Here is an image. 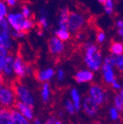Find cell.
Here are the masks:
<instances>
[{
	"mask_svg": "<svg viewBox=\"0 0 123 124\" xmlns=\"http://www.w3.org/2000/svg\"><path fill=\"white\" fill-rule=\"evenodd\" d=\"M84 62L87 68L93 72L99 71L102 67L103 57L97 45L90 41H86L84 44Z\"/></svg>",
	"mask_w": 123,
	"mask_h": 124,
	"instance_id": "obj_1",
	"label": "cell"
},
{
	"mask_svg": "<svg viewBox=\"0 0 123 124\" xmlns=\"http://www.w3.org/2000/svg\"><path fill=\"white\" fill-rule=\"evenodd\" d=\"M86 16L82 12L77 11V10L70 11L67 29L71 34L76 35L77 33L82 31L83 28L86 24Z\"/></svg>",
	"mask_w": 123,
	"mask_h": 124,
	"instance_id": "obj_2",
	"label": "cell"
},
{
	"mask_svg": "<svg viewBox=\"0 0 123 124\" xmlns=\"http://www.w3.org/2000/svg\"><path fill=\"white\" fill-rule=\"evenodd\" d=\"M12 91H13L15 95H16L19 97L22 103L33 108L34 103H35L34 102V98H33V96L30 93V91L25 86H23L22 85H15L13 86Z\"/></svg>",
	"mask_w": 123,
	"mask_h": 124,
	"instance_id": "obj_3",
	"label": "cell"
},
{
	"mask_svg": "<svg viewBox=\"0 0 123 124\" xmlns=\"http://www.w3.org/2000/svg\"><path fill=\"white\" fill-rule=\"evenodd\" d=\"M10 26L8 24L7 20L3 19L0 21V45L5 49L11 47L12 41L10 38Z\"/></svg>",
	"mask_w": 123,
	"mask_h": 124,
	"instance_id": "obj_4",
	"label": "cell"
},
{
	"mask_svg": "<svg viewBox=\"0 0 123 124\" xmlns=\"http://www.w3.org/2000/svg\"><path fill=\"white\" fill-rule=\"evenodd\" d=\"M48 51L52 55H60L63 54L65 49V44L56 36H52L47 41Z\"/></svg>",
	"mask_w": 123,
	"mask_h": 124,
	"instance_id": "obj_5",
	"label": "cell"
},
{
	"mask_svg": "<svg viewBox=\"0 0 123 124\" xmlns=\"http://www.w3.org/2000/svg\"><path fill=\"white\" fill-rule=\"evenodd\" d=\"M90 97L97 105L102 104L105 100V92L99 85H92L89 90Z\"/></svg>",
	"mask_w": 123,
	"mask_h": 124,
	"instance_id": "obj_6",
	"label": "cell"
},
{
	"mask_svg": "<svg viewBox=\"0 0 123 124\" xmlns=\"http://www.w3.org/2000/svg\"><path fill=\"white\" fill-rule=\"evenodd\" d=\"M24 20L25 18L23 17L21 12L10 13L7 16V22L15 31H22V25Z\"/></svg>",
	"mask_w": 123,
	"mask_h": 124,
	"instance_id": "obj_7",
	"label": "cell"
},
{
	"mask_svg": "<svg viewBox=\"0 0 123 124\" xmlns=\"http://www.w3.org/2000/svg\"><path fill=\"white\" fill-rule=\"evenodd\" d=\"M70 11L68 7H62L60 10L58 14V21H57V26L58 29H67L68 18H69Z\"/></svg>",
	"mask_w": 123,
	"mask_h": 124,
	"instance_id": "obj_8",
	"label": "cell"
},
{
	"mask_svg": "<svg viewBox=\"0 0 123 124\" xmlns=\"http://www.w3.org/2000/svg\"><path fill=\"white\" fill-rule=\"evenodd\" d=\"M93 78H94V72L89 69L79 70L74 75V79L79 84L91 82L93 80Z\"/></svg>",
	"mask_w": 123,
	"mask_h": 124,
	"instance_id": "obj_9",
	"label": "cell"
},
{
	"mask_svg": "<svg viewBox=\"0 0 123 124\" xmlns=\"http://www.w3.org/2000/svg\"><path fill=\"white\" fill-rule=\"evenodd\" d=\"M15 94L13 91L8 89V88H3L0 90V103L4 106H9L15 103Z\"/></svg>",
	"mask_w": 123,
	"mask_h": 124,
	"instance_id": "obj_10",
	"label": "cell"
},
{
	"mask_svg": "<svg viewBox=\"0 0 123 124\" xmlns=\"http://www.w3.org/2000/svg\"><path fill=\"white\" fill-rule=\"evenodd\" d=\"M83 108L89 116H94L98 111V105L90 97H86L84 99Z\"/></svg>",
	"mask_w": 123,
	"mask_h": 124,
	"instance_id": "obj_11",
	"label": "cell"
},
{
	"mask_svg": "<svg viewBox=\"0 0 123 124\" xmlns=\"http://www.w3.org/2000/svg\"><path fill=\"white\" fill-rule=\"evenodd\" d=\"M102 78L106 84H109L111 85L112 82L115 79V74L114 72V67L108 65L102 64Z\"/></svg>",
	"mask_w": 123,
	"mask_h": 124,
	"instance_id": "obj_12",
	"label": "cell"
},
{
	"mask_svg": "<svg viewBox=\"0 0 123 124\" xmlns=\"http://www.w3.org/2000/svg\"><path fill=\"white\" fill-rule=\"evenodd\" d=\"M54 75H55V71L52 67L39 70V71H36V72H35V76L37 79L40 82H45V83L46 81H49Z\"/></svg>",
	"mask_w": 123,
	"mask_h": 124,
	"instance_id": "obj_13",
	"label": "cell"
},
{
	"mask_svg": "<svg viewBox=\"0 0 123 124\" xmlns=\"http://www.w3.org/2000/svg\"><path fill=\"white\" fill-rule=\"evenodd\" d=\"M38 26L39 29L45 31L47 30L49 28V21H48V11L46 8H40V12H39L38 17Z\"/></svg>",
	"mask_w": 123,
	"mask_h": 124,
	"instance_id": "obj_14",
	"label": "cell"
},
{
	"mask_svg": "<svg viewBox=\"0 0 123 124\" xmlns=\"http://www.w3.org/2000/svg\"><path fill=\"white\" fill-rule=\"evenodd\" d=\"M15 104V108L19 110V113L24 118H26L27 120H32L33 117H34L33 108L24 104L23 103H22L21 101H16Z\"/></svg>",
	"mask_w": 123,
	"mask_h": 124,
	"instance_id": "obj_15",
	"label": "cell"
},
{
	"mask_svg": "<svg viewBox=\"0 0 123 124\" xmlns=\"http://www.w3.org/2000/svg\"><path fill=\"white\" fill-rule=\"evenodd\" d=\"M14 72L18 78H22L25 77L26 75V65L23 63V59L20 56H17L14 60V68H13Z\"/></svg>",
	"mask_w": 123,
	"mask_h": 124,
	"instance_id": "obj_16",
	"label": "cell"
},
{
	"mask_svg": "<svg viewBox=\"0 0 123 124\" xmlns=\"http://www.w3.org/2000/svg\"><path fill=\"white\" fill-rule=\"evenodd\" d=\"M14 57L12 55H7L6 59L4 60V66H3V71L6 75H10L14 72Z\"/></svg>",
	"mask_w": 123,
	"mask_h": 124,
	"instance_id": "obj_17",
	"label": "cell"
},
{
	"mask_svg": "<svg viewBox=\"0 0 123 124\" xmlns=\"http://www.w3.org/2000/svg\"><path fill=\"white\" fill-rule=\"evenodd\" d=\"M11 112L7 108H0V124H10L11 122Z\"/></svg>",
	"mask_w": 123,
	"mask_h": 124,
	"instance_id": "obj_18",
	"label": "cell"
},
{
	"mask_svg": "<svg viewBox=\"0 0 123 124\" xmlns=\"http://www.w3.org/2000/svg\"><path fill=\"white\" fill-rule=\"evenodd\" d=\"M109 52L112 55L123 54V42L119 41H114L110 43Z\"/></svg>",
	"mask_w": 123,
	"mask_h": 124,
	"instance_id": "obj_19",
	"label": "cell"
},
{
	"mask_svg": "<svg viewBox=\"0 0 123 124\" xmlns=\"http://www.w3.org/2000/svg\"><path fill=\"white\" fill-rule=\"evenodd\" d=\"M54 36H56L58 39H60V41H69L71 39V34L69 32L68 29H57L56 30H54Z\"/></svg>",
	"mask_w": 123,
	"mask_h": 124,
	"instance_id": "obj_20",
	"label": "cell"
},
{
	"mask_svg": "<svg viewBox=\"0 0 123 124\" xmlns=\"http://www.w3.org/2000/svg\"><path fill=\"white\" fill-rule=\"evenodd\" d=\"M71 99H72V103L75 107L76 111H79L81 108V98L78 91L75 88H72L71 91Z\"/></svg>",
	"mask_w": 123,
	"mask_h": 124,
	"instance_id": "obj_21",
	"label": "cell"
},
{
	"mask_svg": "<svg viewBox=\"0 0 123 124\" xmlns=\"http://www.w3.org/2000/svg\"><path fill=\"white\" fill-rule=\"evenodd\" d=\"M11 122L10 124H29L27 119L24 118L18 111L16 110H12L11 112Z\"/></svg>",
	"mask_w": 123,
	"mask_h": 124,
	"instance_id": "obj_22",
	"label": "cell"
},
{
	"mask_svg": "<svg viewBox=\"0 0 123 124\" xmlns=\"http://www.w3.org/2000/svg\"><path fill=\"white\" fill-rule=\"evenodd\" d=\"M40 95H41V99L44 103H47L49 98H50V85L46 82L41 86V91H40Z\"/></svg>",
	"mask_w": 123,
	"mask_h": 124,
	"instance_id": "obj_23",
	"label": "cell"
},
{
	"mask_svg": "<svg viewBox=\"0 0 123 124\" xmlns=\"http://www.w3.org/2000/svg\"><path fill=\"white\" fill-rule=\"evenodd\" d=\"M115 0H106L105 2L102 4V7H103V10L105 12L106 15L112 16L115 11Z\"/></svg>",
	"mask_w": 123,
	"mask_h": 124,
	"instance_id": "obj_24",
	"label": "cell"
},
{
	"mask_svg": "<svg viewBox=\"0 0 123 124\" xmlns=\"http://www.w3.org/2000/svg\"><path fill=\"white\" fill-rule=\"evenodd\" d=\"M35 23L33 18L25 19L24 22H23V25H22V31H23V32H25V33L27 34L29 31H30L31 29L35 28Z\"/></svg>",
	"mask_w": 123,
	"mask_h": 124,
	"instance_id": "obj_25",
	"label": "cell"
},
{
	"mask_svg": "<svg viewBox=\"0 0 123 124\" xmlns=\"http://www.w3.org/2000/svg\"><path fill=\"white\" fill-rule=\"evenodd\" d=\"M114 59H115V67L117 68L119 72H123V54L114 55Z\"/></svg>",
	"mask_w": 123,
	"mask_h": 124,
	"instance_id": "obj_26",
	"label": "cell"
},
{
	"mask_svg": "<svg viewBox=\"0 0 123 124\" xmlns=\"http://www.w3.org/2000/svg\"><path fill=\"white\" fill-rule=\"evenodd\" d=\"M114 103H115V108L117 109L118 111H122L123 110V97L121 96L120 94L115 97L114 99Z\"/></svg>",
	"mask_w": 123,
	"mask_h": 124,
	"instance_id": "obj_27",
	"label": "cell"
},
{
	"mask_svg": "<svg viewBox=\"0 0 123 124\" xmlns=\"http://www.w3.org/2000/svg\"><path fill=\"white\" fill-rule=\"evenodd\" d=\"M107 39V35H106V33L103 30H98L96 34V41L98 44H102L104 41H106Z\"/></svg>",
	"mask_w": 123,
	"mask_h": 124,
	"instance_id": "obj_28",
	"label": "cell"
},
{
	"mask_svg": "<svg viewBox=\"0 0 123 124\" xmlns=\"http://www.w3.org/2000/svg\"><path fill=\"white\" fill-rule=\"evenodd\" d=\"M22 15L23 16V17L25 19H29V18H32V10H30V8L28 5H23L22 7Z\"/></svg>",
	"mask_w": 123,
	"mask_h": 124,
	"instance_id": "obj_29",
	"label": "cell"
},
{
	"mask_svg": "<svg viewBox=\"0 0 123 124\" xmlns=\"http://www.w3.org/2000/svg\"><path fill=\"white\" fill-rule=\"evenodd\" d=\"M65 106V109H66V111H67L69 114L73 115L74 113L76 112L75 107H74V105H73V103H72V102H71V101L66 100Z\"/></svg>",
	"mask_w": 123,
	"mask_h": 124,
	"instance_id": "obj_30",
	"label": "cell"
},
{
	"mask_svg": "<svg viewBox=\"0 0 123 124\" xmlns=\"http://www.w3.org/2000/svg\"><path fill=\"white\" fill-rule=\"evenodd\" d=\"M109 116L111 120L115 121L119 118V111L116 109L115 107H112V108H109Z\"/></svg>",
	"mask_w": 123,
	"mask_h": 124,
	"instance_id": "obj_31",
	"label": "cell"
},
{
	"mask_svg": "<svg viewBox=\"0 0 123 124\" xmlns=\"http://www.w3.org/2000/svg\"><path fill=\"white\" fill-rule=\"evenodd\" d=\"M8 55V53H7V49H5L3 46L0 45V62H2L4 63V60L6 59Z\"/></svg>",
	"mask_w": 123,
	"mask_h": 124,
	"instance_id": "obj_32",
	"label": "cell"
},
{
	"mask_svg": "<svg viewBox=\"0 0 123 124\" xmlns=\"http://www.w3.org/2000/svg\"><path fill=\"white\" fill-rule=\"evenodd\" d=\"M10 35H12L13 38H23L27 34L25 32H23V31H15L14 30Z\"/></svg>",
	"mask_w": 123,
	"mask_h": 124,
	"instance_id": "obj_33",
	"label": "cell"
},
{
	"mask_svg": "<svg viewBox=\"0 0 123 124\" xmlns=\"http://www.w3.org/2000/svg\"><path fill=\"white\" fill-rule=\"evenodd\" d=\"M56 77H57V79L59 81L64 80V78H65V72H64V70L61 69V68L58 69V71L56 72Z\"/></svg>",
	"mask_w": 123,
	"mask_h": 124,
	"instance_id": "obj_34",
	"label": "cell"
},
{
	"mask_svg": "<svg viewBox=\"0 0 123 124\" xmlns=\"http://www.w3.org/2000/svg\"><path fill=\"white\" fill-rule=\"evenodd\" d=\"M0 12H1V13H2L4 16H8V12H7V9H6V6L3 2H0Z\"/></svg>",
	"mask_w": 123,
	"mask_h": 124,
	"instance_id": "obj_35",
	"label": "cell"
},
{
	"mask_svg": "<svg viewBox=\"0 0 123 124\" xmlns=\"http://www.w3.org/2000/svg\"><path fill=\"white\" fill-rule=\"evenodd\" d=\"M111 85H112V87H113V89H115V90H121V84L119 83V81H118L116 78L112 82Z\"/></svg>",
	"mask_w": 123,
	"mask_h": 124,
	"instance_id": "obj_36",
	"label": "cell"
},
{
	"mask_svg": "<svg viewBox=\"0 0 123 124\" xmlns=\"http://www.w3.org/2000/svg\"><path fill=\"white\" fill-rule=\"evenodd\" d=\"M115 27L117 29H123V18H119L115 21Z\"/></svg>",
	"mask_w": 123,
	"mask_h": 124,
	"instance_id": "obj_37",
	"label": "cell"
},
{
	"mask_svg": "<svg viewBox=\"0 0 123 124\" xmlns=\"http://www.w3.org/2000/svg\"><path fill=\"white\" fill-rule=\"evenodd\" d=\"M75 36H76V39L78 40V41H82V40H84V38H85V35H84V33L82 31H80V32L76 34Z\"/></svg>",
	"mask_w": 123,
	"mask_h": 124,
	"instance_id": "obj_38",
	"label": "cell"
},
{
	"mask_svg": "<svg viewBox=\"0 0 123 124\" xmlns=\"http://www.w3.org/2000/svg\"><path fill=\"white\" fill-rule=\"evenodd\" d=\"M6 3L10 7H14L16 4V0H6Z\"/></svg>",
	"mask_w": 123,
	"mask_h": 124,
	"instance_id": "obj_39",
	"label": "cell"
},
{
	"mask_svg": "<svg viewBox=\"0 0 123 124\" xmlns=\"http://www.w3.org/2000/svg\"><path fill=\"white\" fill-rule=\"evenodd\" d=\"M54 122H55V119L53 118V117H50V118L45 122V124H54Z\"/></svg>",
	"mask_w": 123,
	"mask_h": 124,
	"instance_id": "obj_40",
	"label": "cell"
},
{
	"mask_svg": "<svg viewBox=\"0 0 123 124\" xmlns=\"http://www.w3.org/2000/svg\"><path fill=\"white\" fill-rule=\"evenodd\" d=\"M117 35L122 39V41H123V29H117Z\"/></svg>",
	"mask_w": 123,
	"mask_h": 124,
	"instance_id": "obj_41",
	"label": "cell"
},
{
	"mask_svg": "<svg viewBox=\"0 0 123 124\" xmlns=\"http://www.w3.org/2000/svg\"><path fill=\"white\" fill-rule=\"evenodd\" d=\"M37 35H38L39 36H43V35H44V31L39 29L38 30H37Z\"/></svg>",
	"mask_w": 123,
	"mask_h": 124,
	"instance_id": "obj_42",
	"label": "cell"
},
{
	"mask_svg": "<svg viewBox=\"0 0 123 124\" xmlns=\"http://www.w3.org/2000/svg\"><path fill=\"white\" fill-rule=\"evenodd\" d=\"M4 83V78H3V75L1 73H0V85L1 84Z\"/></svg>",
	"mask_w": 123,
	"mask_h": 124,
	"instance_id": "obj_43",
	"label": "cell"
},
{
	"mask_svg": "<svg viewBox=\"0 0 123 124\" xmlns=\"http://www.w3.org/2000/svg\"><path fill=\"white\" fill-rule=\"evenodd\" d=\"M34 124H41V122H40V121L38 120V119H35V120L34 121Z\"/></svg>",
	"mask_w": 123,
	"mask_h": 124,
	"instance_id": "obj_44",
	"label": "cell"
},
{
	"mask_svg": "<svg viewBox=\"0 0 123 124\" xmlns=\"http://www.w3.org/2000/svg\"><path fill=\"white\" fill-rule=\"evenodd\" d=\"M3 19H4V16L3 15L1 12H0V21H1V20H3Z\"/></svg>",
	"mask_w": 123,
	"mask_h": 124,
	"instance_id": "obj_45",
	"label": "cell"
},
{
	"mask_svg": "<svg viewBox=\"0 0 123 124\" xmlns=\"http://www.w3.org/2000/svg\"><path fill=\"white\" fill-rule=\"evenodd\" d=\"M3 66H4V63H2V62H0V72L3 70Z\"/></svg>",
	"mask_w": 123,
	"mask_h": 124,
	"instance_id": "obj_46",
	"label": "cell"
},
{
	"mask_svg": "<svg viewBox=\"0 0 123 124\" xmlns=\"http://www.w3.org/2000/svg\"><path fill=\"white\" fill-rule=\"evenodd\" d=\"M119 94H120L121 96H122V97H123V88H122V89H121V91H120V93H119Z\"/></svg>",
	"mask_w": 123,
	"mask_h": 124,
	"instance_id": "obj_47",
	"label": "cell"
},
{
	"mask_svg": "<svg viewBox=\"0 0 123 124\" xmlns=\"http://www.w3.org/2000/svg\"><path fill=\"white\" fill-rule=\"evenodd\" d=\"M97 1H98V2H99V3H100V4H102L104 2H105L106 0H97Z\"/></svg>",
	"mask_w": 123,
	"mask_h": 124,
	"instance_id": "obj_48",
	"label": "cell"
},
{
	"mask_svg": "<svg viewBox=\"0 0 123 124\" xmlns=\"http://www.w3.org/2000/svg\"><path fill=\"white\" fill-rule=\"evenodd\" d=\"M54 124H62V123H61V122H60V121H56L55 120V122H54Z\"/></svg>",
	"mask_w": 123,
	"mask_h": 124,
	"instance_id": "obj_49",
	"label": "cell"
},
{
	"mask_svg": "<svg viewBox=\"0 0 123 124\" xmlns=\"http://www.w3.org/2000/svg\"><path fill=\"white\" fill-rule=\"evenodd\" d=\"M95 124H102L101 122H95Z\"/></svg>",
	"mask_w": 123,
	"mask_h": 124,
	"instance_id": "obj_50",
	"label": "cell"
},
{
	"mask_svg": "<svg viewBox=\"0 0 123 124\" xmlns=\"http://www.w3.org/2000/svg\"><path fill=\"white\" fill-rule=\"evenodd\" d=\"M0 88H1V85H0Z\"/></svg>",
	"mask_w": 123,
	"mask_h": 124,
	"instance_id": "obj_51",
	"label": "cell"
},
{
	"mask_svg": "<svg viewBox=\"0 0 123 124\" xmlns=\"http://www.w3.org/2000/svg\"><path fill=\"white\" fill-rule=\"evenodd\" d=\"M121 112H122V113H123V110H122V111H121Z\"/></svg>",
	"mask_w": 123,
	"mask_h": 124,
	"instance_id": "obj_52",
	"label": "cell"
}]
</instances>
